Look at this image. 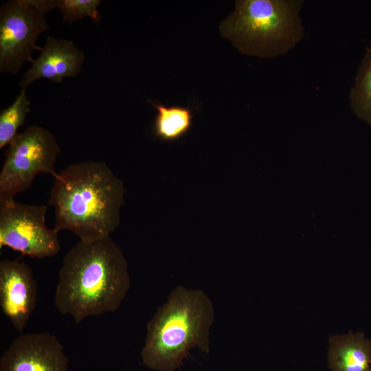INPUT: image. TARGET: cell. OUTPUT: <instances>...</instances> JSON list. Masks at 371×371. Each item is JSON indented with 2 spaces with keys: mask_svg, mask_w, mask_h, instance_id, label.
I'll use <instances>...</instances> for the list:
<instances>
[{
  "mask_svg": "<svg viewBox=\"0 0 371 371\" xmlns=\"http://www.w3.org/2000/svg\"><path fill=\"white\" fill-rule=\"evenodd\" d=\"M127 261L110 236L79 241L65 256L54 304L76 324L117 311L131 286Z\"/></svg>",
  "mask_w": 371,
  "mask_h": 371,
  "instance_id": "6da1fadb",
  "label": "cell"
},
{
  "mask_svg": "<svg viewBox=\"0 0 371 371\" xmlns=\"http://www.w3.org/2000/svg\"><path fill=\"white\" fill-rule=\"evenodd\" d=\"M124 188L103 161L71 164L54 177L49 204L54 207V229L69 230L80 241L110 236L120 224Z\"/></svg>",
  "mask_w": 371,
  "mask_h": 371,
  "instance_id": "7a4b0ae2",
  "label": "cell"
},
{
  "mask_svg": "<svg viewBox=\"0 0 371 371\" xmlns=\"http://www.w3.org/2000/svg\"><path fill=\"white\" fill-rule=\"evenodd\" d=\"M214 308L202 289L177 286L147 324L142 363L155 371H176L192 348L209 355Z\"/></svg>",
  "mask_w": 371,
  "mask_h": 371,
  "instance_id": "3957f363",
  "label": "cell"
},
{
  "mask_svg": "<svg viewBox=\"0 0 371 371\" xmlns=\"http://www.w3.org/2000/svg\"><path fill=\"white\" fill-rule=\"evenodd\" d=\"M301 0H240L220 25L245 54L263 58L284 54L303 37Z\"/></svg>",
  "mask_w": 371,
  "mask_h": 371,
  "instance_id": "277c9868",
  "label": "cell"
},
{
  "mask_svg": "<svg viewBox=\"0 0 371 371\" xmlns=\"http://www.w3.org/2000/svg\"><path fill=\"white\" fill-rule=\"evenodd\" d=\"M8 146L0 172V201L14 200L30 188L38 174L57 175L54 165L60 147L47 129L31 125Z\"/></svg>",
  "mask_w": 371,
  "mask_h": 371,
  "instance_id": "5b68a950",
  "label": "cell"
},
{
  "mask_svg": "<svg viewBox=\"0 0 371 371\" xmlns=\"http://www.w3.org/2000/svg\"><path fill=\"white\" fill-rule=\"evenodd\" d=\"M45 205L14 200L0 201V248L8 247L23 255L44 258L60 249L58 233L45 224Z\"/></svg>",
  "mask_w": 371,
  "mask_h": 371,
  "instance_id": "8992f818",
  "label": "cell"
},
{
  "mask_svg": "<svg viewBox=\"0 0 371 371\" xmlns=\"http://www.w3.org/2000/svg\"><path fill=\"white\" fill-rule=\"evenodd\" d=\"M49 26L45 13L33 0H12L0 8V71L15 76L25 62L32 63V54L41 50L39 35Z\"/></svg>",
  "mask_w": 371,
  "mask_h": 371,
  "instance_id": "52a82bcc",
  "label": "cell"
},
{
  "mask_svg": "<svg viewBox=\"0 0 371 371\" xmlns=\"http://www.w3.org/2000/svg\"><path fill=\"white\" fill-rule=\"evenodd\" d=\"M69 359L57 337L49 333L21 334L0 359V371H69Z\"/></svg>",
  "mask_w": 371,
  "mask_h": 371,
  "instance_id": "ba28073f",
  "label": "cell"
},
{
  "mask_svg": "<svg viewBox=\"0 0 371 371\" xmlns=\"http://www.w3.org/2000/svg\"><path fill=\"white\" fill-rule=\"evenodd\" d=\"M37 282L32 269L23 262H0V306L14 328L22 332L34 311Z\"/></svg>",
  "mask_w": 371,
  "mask_h": 371,
  "instance_id": "9c48e42d",
  "label": "cell"
},
{
  "mask_svg": "<svg viewBox=\"0 0 371 371\" xmlns=\"http://www.w3.org/2000/svg\"><path fill=\"white\" fill-rule=\"evenodd\" d=\"M85 59L84 52L71 40L48 36L39 56L24 73L19 85L27 88L41 78L60 82L65 77H75L80 74Z\"/></svg>",
  "mask_w": 371,
  "mask_h": 371,
  "instance_id": "30bf717a",
  "label": "cell"
},
{
  "mask_svg": "<svg viewBox=\"0 0 371 371\" xmlns=\"http://www.w3.org/2000/svg\"><path fill=\"white\" fill-rule=\"evenodd\" d=\"M328 362L331 371H371V340L359 332L331 336Z\"/></svg>",
  "mask_w": 371,
  "mask_h": 371,
  "instance_id": "8fae6325",
  "label": "cell"
},
{
  "mask_svg": "<svg viewBox=\"0 0 371 371\" xmlns=\"http://www.w3.org/2000/svg\"><path fill=\"white\" fill-rule=\"evenodd\" d=\"M157 110L153 131L155 137L164 142L177 140L190 130L193 124V113L188 106H165L150 101Z\"/></svg>",
  "mask_w": 371,
  "mask_h": 371,
  "instance_id": "7c38bea8",
  "label": "cell"
},
{
  "mask_svg": "<svg viewBox=\"0 0 371 371\" xmlns=\"http://www.w3.org/2000/svg\"><path fill=\"white\" fill-rule=\"evenodd\" d=\"M350 98L355 113L371 124V45L366 47Z\"/></svg>",
  "mask_w": 371,
  "mask_h": 371,
  "instance_id": "4fadbf2b",
  "label": "cell"
},
{
  "mask_svg": "<svg viewBox=\"0 0 371 371\" xmlns=\"http://www.w3.org/2000/svg\"><path fill=\"white\" fill-rule=\"evenodd\" d=\"M26 88H21L19 94L0 113V148L8 145L18 135L17 130L23 125L30 112Z\"/></svg>",
  "mask_w": 371,
  "mask_h": 371,
  "instance_id": "5bb4252c",
  "label": "cell"
},
{
  "mask_svg": "<svg viewBox=\"0 0 371 371\" xmlns=\"http://www.w3.org/2000/svg\"><path fill=\"white\" fill-rule=\"evenodd\" d=\"M100 3V0H40L39 5L45 13L58 8L63 21L70 24L85 16L98 23L101 21V15L98 10Z\"/></svg>",
  "mask_w": 371,
  "mask_h": 371,
  "instance_id": "9a60e30c",
  "label": "cell"
}]
</instances>
